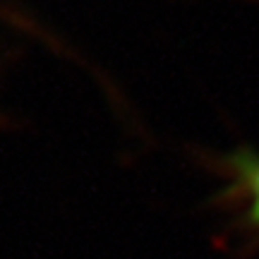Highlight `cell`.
<instances>
[{"instance_id": "6da1fadb", "label": "cell", "mask_w": 259, "mask_h": 259, "mask_svg": "<svg viewBox=\"0 0 259 259\" xmlns=\"http://www.w3.org/2000/svg\"><path fill=\"white\" fill-rule=\"evenodd\" d=\"M226 173L231 185L226 192L240 206L242 221L259 231V151L245 149L226 158Z\"/></svg>"}]
</instances>
